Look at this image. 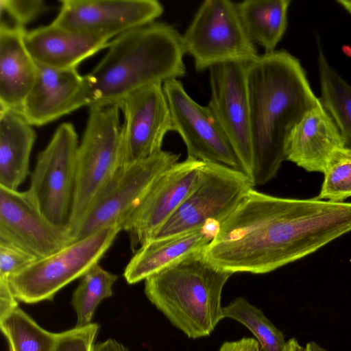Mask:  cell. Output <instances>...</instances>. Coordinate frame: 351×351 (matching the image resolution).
I'll return each mask as SVG.
<instances>
[{
  "mask_svg": "<svg viewBox=\"0 0 351 351\" xmlns=\"http://www.w3.org/2000/svg\"><path fill=\"white\" fill-rule=\"evenodd\" d=\"M351 231V203L272 196L252 189L204 249L231 274L269 273Z\"/></svg>",
  "mask_w": 351,
  "mask_h": 351,
  "instance_id": "1",
  "label": "cell"
},
{
  "mask_svg": "<svg viewBox=\"0 0 351 351\" xmlns=\"http://www.w3.org/2000/svg\"><path fill=\"white\" fill-rule=\"evenodd\" d=\"M254 186L275 177L287 140L306 112L320 103L300 60L286 50L264 53L246 65Z\"/></svg>",
  "mask_w": 351,
  "mask_h": 351,
  "instance_id": "2",
  "label": "cell"
},
{
  "mask_svg": "<svg viewBox=\"0 0 351 351\" xmlns=\"http://www.w3.org/2000/svg\"><path fill=\"white\" fill-rule=\"evenodd\" d=\"M96 66L84 75L90 105H118L147 86L186 74L182 35L172 25L154 22L110 40Z\"/></svg>",
  "mask_w": 351,
  "mask_h": 351,
  "instance_id": "3",
  "label": "cell"
},
{
  "mask_svg": "<svg viewBox=\"0 0 351 351\" xmlns=\"http://www.w3.org/2000/svg\"><path fill=\"white\" fill-rule=\"evenodd\" d=\"M232 275L209 261L204 249L147 278L144 291L173 326L199 339L223 319L221 294Z\"/></svg>",
  "mask_w": 351,
  "mask_h": 351,
  "instance_id": "4",
  "label": "cell"
},
{
  "mask_svg": "<svg viewBox=\"0 0 351 351\" xmlns=\"http://www.w3.org/2000/svg\"><path fill=\"white\" fill-rule=\"evenodd\" d=\"M119 110V106L114 104L89 108L77 153L69 225L73 238L97 195L121 167Z\"/></svg>",
  "mask_w": 351,
  "mask_h": 351,
  "instance_id": "5",
  "label": "cell"
},
{
  "mask_svg": "<svg viewBox=\"0 0 351 351\" xmlns=\"http://www.w3.org/2000/svg\"><path fill=\"white\" fill-rule=\"evenodd\" d=\"M121 230L117 225L104 228L36 260L9 278L13 296L25 304L53 300L60 289L99 263Z\"/></svg>",
  "mask_w": 351,
  "mask_h": 351,
  "instance_id": "6",
  "label": "cell"
},
{
  "mask_svg": "<svg viewBox=\"0 0 351 351\" xmlns=\"http://www.w3.org/2000/svg\"><path fill=\"white\" fill-rule=\"evenodd\" d=\"M182 40L197 71L227 62L248 64L259 56L243 28L236 3L229 0L202 2Z\"/></svg>",
  "mask_w": 351,
  "mask_h": 351,
  "instance_id": "7",
  "label": "cell"
},
{
  "mask_svg": "<svg viewBox=\"0 0 351 351\" xmlns=\"http://www.w3.org/2000/svg\"><path fill=\"white\" fill-rule=\"evenodd\" d=\"M250 178L224 165L204 162L198 182L153 238H160L219 224L254 189Z\"/></svg>",
  "mask_w": 351,
  "mask_h": 351,
  "instance_id": "8",
  "label": "cell"
},
{
  "mask_svg": "<svg viewBox=\"0 0 351 351\" xmlns=\"http://www.w3.org/2000/svg\"><path fill=\"white\" fill-rule=\"evenodd\" d=\"M78 146L74 125L60 124L37 156L29 189L45 217L54 225L68 230L74 199Z\"/></svg>",
  "mask_w": 351,
  "mask_h": 351,
  "instance_id": "9",
  "label": "cell"
},
{
  "mask_svg": "<svg viewBox=\"0 0 351 351\" xmlns=\"http://www.w3.org/2000/svg\"><path fill=\"white\" fill-rule=\"evenodd\" d=\"M179 158L178 154L162 149L121 166L93 202L73 236L74 242L110 226L121 228L155 180Z\"/></svg>",
  "mask_w": 351,
  "mask_h": 351,
  "instance_id": "10",
  "label": "cell"
},
{
  "mask_svg": "<svg viewBox=\"0 0 351 351\" xmlns=\"http://www.w3.org/2000/svg\"><path fill=\"white\" fill-rule=\"evenodd\" d=\"M162 86L174 132L183 140L188 157L242 171L232 145L210 108L196 102L178 79L167 80Z\"/></svg>",
  "mask_w": 351,
  "mask_h": 351,
  "instance_id": "11",
  "label": "cell"
},
{
  "mask_svg": "<svg viewBox=\"0 0 351 351\" xmlns=\"http://www.w3.org/2000/svg\"><path fill=\"white\" fill-rule=\"evenodd\" d=\"M204 162L187 157L163 172L121 226L132 251L152 239L196 186Z\"/></svg>",
  "mask_w": 351,
  "mask_h": 351,
  "instance_id": "12",
  "label": "cell"
},
{
  "mask_svg": "<svg viewBox=\"0 0 351 351\" xmlns=\"http://www.w3.org/2000/svg\"><path fill=\"white\" fill-rule=\"evenodd\" d=\"M118 106L123 115L121 166L161 151L165 136L174 131L162 83L153 84L132 93Z\"/></svg>",
  "mask_w": 351,
  "mask_h": 351,
  "instance_id": "13",
  "label": "cell"
},
{
  "mask_svg": "<svg viewBox=\"0 0 351 351\" xmlns=\"http://www.w3.org/2000/svg\"><path fill=\"white\" fill-rule=\"evenodd\" d=\"M247 64L227 62L209 69L210 98L208 104L250 178L252 171L250 108Z\"/></svg>",
  "mask_w": 351,
  "mask_h": 351,
  "instance_id": "14",
  "label": "cell"
},
{
  "mask_svg": "<svg viewBox=\"0 0 351 351\" xmlns=\"http://www.w3.org/2000/svg\"><path fill=\"white\" fill-rule=\"evenodd\" d=\"M0 242L16 246L38 260L74 242L69 230L52 223L29 190L0 186Z\"/></svg>",
  "mask_w": 351,
  "mask_h": 351,
  "instance_id": "15",
  "label": "cell"
},
{
  "mask_svg": "<svg viewBox=\"0 0 351 351\" xmlns=\"http://www.w3.org/2000/svg\"><path fill=\"white\" fill-rule=\"evenodd\" d=\"M52 23L111 38L155 22L164 11L156 0H63Z\"/></svg>",
  "mask_w": 351,
  "mask_h": 351,
  "instance_id": "16",
  "label": "cell"
},
{
  "mask_svg": "<svg viewBox=\"0 0 351 351\" xmlns=\"http://www.w3.org/2000/svg\"><path fill=\"white\" fill-rule=\"evenodd\" d=\"M37 64L36 80L21 111L30 125L41 126L89 106L86 80L77 69H56Z\"/></svg>",
  "mask_w": 351,
  "mask_h": 351,
  "instance_id": "17",
  "label": "cell"
},
{
  "mask_svg": "<svg viewBox=\"0 0 351 351\" xmlns=\"http://www.w3.org/2000/svg\"><path fill=\"white\" fill-rule=\"evenodd\" d=\"M110 38L51 23L26 32L24 42L38 64L56 69H73L85 59L108 47Z\"/></svg>",
  "mask_w": 351,
  "mask_h": 351,
  "instance_id": "18",
  "label": "cell"
},
{
  "mask_svg": "<svg viewBox=\"0 0 351 351\" xmlns=\"http://www.w3.org/2000/svg\"><path fill=\"white\" fill-rule=\"evenodd\" d=\"M346 147L334 121L321 101L306 112L291 132L285 160L311 172L324 173L333 153Z\"/></svg>",
  "mask_w": 351,
  "mask_h": 351,
  "instance_id": "19",
  "label": "cell"
},
{
  "mask_svg": "<svg viewBox=\"0 0 351 351\" xmlns=\"http://www.w3.org/2000/svg\"><path fill=\"white\" fill-rule=\"evenodd\" d=\"M219 227V223L213 222L198 229L148 241L134 252L124 270V278L130 285L145 280L185 256L205 249Z\"/></svg>",
  "mask_w": 351,
  "mask_h": 351,
  "instance_id": "20",
  "label": "cell"
},
{
  "mask_svg": "<svg viewBox=\"0 0 351 351\" xmlns=\"http://www.w3.org/2000/svg\"><path fill=\"white\" fill-rule=\"evenodd\" d=\"M24 27L0 24V110L21 114L38 75L24 42Z\"/></svg>",
  "mask_w": 351,
  "mask_h": 351,
  "instance_id": "21",
  "label": "cell"
},
{
  "mask_svg": "<svg viewBox=\"0 0 351 351\" xmlns=\"http://www.w3.org/2000/svg\"><path fill=\"white\" fill-rule=\"evenodd\" d=\"M36 133L24 117L0 110V186L17 190L29 173V157Z\"/></svg>",
  "mask_w": 351,
  "mask_h": 351,
  "instance_id": "22",
  "label": "cell"
},
{
  "mask_svg": "<svg viewBox=\"0 0 351 351\" xmlns=\"http://www.w3.org/2000/svg\"><path fill=\"white\" fill-rule=\"evenodd\" d=\"M290 0H246L236 3L243 28L265 53L276 51L287 26Z\"/></svg>",
  "mask_w": 351,
  "mask_h": 351,
  "instance_id": "23",
  "label": "cell"
},
{
  "mask_svg": "<svg viewBox=\"0 0 351 351\" xmlns=\"http://www.w3.org/2000/svg\"><path fill=\"white\" fill-rule=\"evenodd\" d=\"M317 67L320 101L339 129L346 147L351 149V84L330 65L321 47Z\"/></svg>",
  "mask_w": 351,
  "mask_h": 351,
  "instance_id": "24",
  "label": "cell"
},
{
  "mask_svg": "<svg viewBox=\"0 0 351 351\" xmlns=\"http://www.w3.org/2000/svg\"><path fill=\"white\" fill-rule=\"evenodd\" d=\"M10 351H55L58 333L42 328L19 305L0 315Z\"/></svg>",
  "mask_w": 351,
  "mask_h": 351,
  "instance_id": "25",
  "label": "cell"
},
{
  "mask_svg": "<svg viewBox=\"0 0 351 351\" xmlns=\"http://www.w3.org/2000/svg\"><path fill=\"white\" fill-rule=\"evenodd\" d=\"M117 276L102 268L99 263L82 277L73 293L71 305L75 312V327L90 324L100 302L112 295V286Z\"/></svg>",
  "mask_w": 351,
  "mask_h": 351,
  "instance_id": "26",
  "label": "cell"
},
{
  "mask_svg": "<svg viewBox=\"0 0 351 351\" xmlns=\"http://www.w3.org/2000/svg\"><path fill=\"white\" fill-rule=\"evenodd\" d=\"M223 316L247 328L258 341L261 351H283L286 341L282 331L245 298H237L224 306Z\"/></svg>",
  "mask_w": 351,
  "mask_h": 351,
  "instance_id": "27",
  "label": "cell"
},
{
  "mask_svg": "<svg viewBox=\"0 0 351 351\" xmlns=\"http://www.w3.org/2000/svg\"><path fill=\"white\" fill-rule=\"evenodd\" d=\"M319 199L343 202L351 197V149L336 150L327 163Z\"/></svg>",
  "mask_w": 351,
  "mask_h": 351,
  "instance_id": "28",
  "label": "cell"
},
{
  "mask_svg": "<svg viewBox=\"0 0 351 351\" xmlns=\"http://www.w3.org/2000/svg\"><path fill=\"white\" fill-rule=\"evenodd\" d=\"M46 9L42 0H0V24L24 27Z\"/></svg>",
  "mask_w": 351,
  "mask_h": 351,
  "instance_id": "29",
  "label": "cell"
},
{
  "mask_svg": "<svg viewBox=\"0 0 351 351\" xmlns=\"http://www.w3.org/2000/svg\"><path fill=\"white\" fill-rule=\"evenodd\" d=\"M97 323L58 332L55 351H93L99 331Z\"/></svg>",
  "mask_w": 351,
  "mask_h": 351,
  "instance_id": "30",
  "label": "cell"
},
{
  "mask_svg": "<svg viewBox=\"0 0 351 351\" xmlns=\"http://www.w3.org/2000/svg\"><path fill=\"white\" fill-rule=\"evenodd\" d=\"M38 260L22 249L0 242V282H9V278Z\"/></svg>",
  "mask_w": 351,
  "mask_h": 351,
  "instance_id": "31",
  "label": "cell"
},
{
  "mask_svg": "<svg viewBox=\"0 0 351 351\" xmlns=\"http://www.w3.org/2000/svg\"><path fill=\"white\" fill-rule=\"evenodd\" d=\"M219 351H261L258 341L252 337H243L234 341H226Z\"/></svg>",
  "mask_w": 351,
  "mask_h": 351,
  "instance_id": "32",
  "label": "cell"
},
{
  "mask_svg": "<svg viewBox=\"0 0 351 351\" xmlns=\"http://www.w3.org/2000/svg\"><path fill=\"white\" fill-rule=\"evenodd\" d=\"M93 351H129V350L116 339H108L95 344Z\"/></svg>",
  "mask_w": 351,
  "mask_h": 351,
  "instance_id": "33",
  "label": "cell"
},
{
  "mask_svg": "<svg viewBox=\"0 0 351 351\" xmlns=\"http://www.w3.org/2000/svg\"><path fill=\"white\" fill-rule=\"evenodd\" d=\"M283 351H313V350L311 342L302 346L296 339L291 338L286 341Z\"/></svg>",
  "mask_w": 351,
  "mask_h": 351,
  "instance_id": "34",
  "label": "cell"
},
{
  "mask_svg": "<svg viewBox=\"0 0 351 351\" xmlns=\"http://www.w3.org/2000/svg\"><path fill=\"white\" fill-rule=\"evenodd\" d=\"M337 2L351 14V0H337Z\"/></svg>",
  "mask_w": 351,
  "mask_h": 351,
  "instance_id": "35",
  "label": "cell"
},
{
  "mask_svg": "<svg viewBox=\"0 0 351 351\" xmlns=\"http://www.w3.org/2000/svg\"><path fill=\"white\" fill-rule=\"evenodd\" d=\"M311 343L313 351H327L326 349L323 348L315 342L311 341Z\"/></svg>",
  "mask_w": 351,
  "mask_h": 351,
  "instance_id": "36",
  "label": "cell"
}]
</instances>
